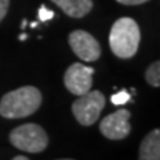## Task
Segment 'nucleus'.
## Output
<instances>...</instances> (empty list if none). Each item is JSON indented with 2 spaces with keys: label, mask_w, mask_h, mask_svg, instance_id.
I'll return each mask as SVG.
<instances>
[{
  "label": "nucleus",
  "mask_w": 160,
  "mask_h": 160,
  "mask_svg": "<svg viewBox=\"0 0 160 160\" xmlns=\"http://www.w3.org/2000/svg\"><path fill=\"white\" fill-rule=\"evenodd\" d=\"M42 104L38 88L26 86L6 93L0 102V115L7 119H22L36 112Z\"/></svg>",
  "instance_id": "1"
},
{
  "label": "nucleus",
  "mask_w": 160,
  "mask_h": 160,
  "mask_svg": "<svg viewBox=\"0 0 160 160\" xmlns=\"http://www.w3.org/2000/svg\"><path fill=\"white\" fill-rule=\"evenodd\" d=\"M140 44V28L131 18L115 22L109 32V47L120 59H129L138 52Z\"/></svg>",
  "instance_id": "2"
},
{
  "label": "nucleus",
  "mask_w": 160,
  "mask_h": 160,
  "mask_svg": "<svg viewBox=\"0 0 160 160\" xmlns=\"http://www.w3.org/2000/svg\"><path fill=\"white\" fill-rule=\"evenodd\" d=\"M9 142L13 147L24 152L39 153L48 146V135L46 131L33 123H27L12 129Z\"/></svg>",
  "instance_id": "3"
},
{
  "label": "nucleus",
  "mask_w": 160,
  "mask_h": 160,
  "mask_svg": "<svg viewBox=\"0 0 160 160\" xmlns=\"http://www.w3.org/2000/svg\"><path fill=\"white\" fill-rule=\"evenodd\" d=\"M106 106V98L100 91H91L80 95L72 104L73 116L82 126H92Z\"/></svg>",
  "instance_id": "4"
},
{
  "label": "nucleus",
  "mask_w": 160,
  "mask_h": 160,
  "mask_svg": "<svg viewBox=\"0 0 160 160\" xmlns=\"http://www.w3.org/2000/svg\"><path fill=\"white\" fill-rule=\"evenodd\" d=\"M68 43L75 55L84 62H95L100 58V53H102L100 44L87 31L76 29L71 32L68 36Z\"/></svg>",
  "instance_id": "5"
},
{
  "label": "nucleus",
  "mask_w": 160,
  "mask_h": 160,
  "mask_svg": "<svg viewBox=\"0 0 160 160\" xmlns=\"http://www.w3.org/2000/svg\"><path fill=\"white\" fill-rule=\"evenodd\" d=\"M131 113L127 109H119L111 115L106 116L100 123V132L107 139L111 140H123L131 132V124H129Z\"/></svg>",
  "instance_id": "6"
},
{
  "label": "nucleus",
  "mask_w": 160,
  "mask_h": 160,
  "mask_svg": "<svg viewBox=\"0 0 160 160\" xmlns=\"http://www.w3.org/2000/svg\"><path fill=\"white\" fill-rule=\"evenodd\" d=\"M92 75L93 68L83 66L80 63H73L67 68L66 75H64L66 88L78 96L88 92L92 87Z\"/></svg>",
  "instance_id": "7"
},
{
  "label": "nucleus",
  "mask_w": 160,
  "mask_h": 160,
  "mask_svg": "<svg viewBox=\"0 0 160 160\" xmlns=\"http://www.w3.org/2000/svg\"><path fill=\"white\" fill-rule=\"evenodd\" d=\"M139 160H160V131L153 129L140 144Z\"/></svg>",
  "instance_id": "8"
},
{
  "label": "nucleus",
  "mask_w": 160,
  "mask_h": 160,
  "mask_svg": "<svg viewBox=\"0 0 160 160\" xmlns=\"http://www.w3.org/2000/svg\"><path fill=\"white\" fill-rule=\"evenodd\" d=\"M71 18H83L92 9V0H52Z\"/></svg>",
  "instance_id": "9"
},
{
  "label": "nucleus",
  "mask_w": 160,
  "mask_h": 160,
  "mask_svg": "<svg viewBox=\"0 0 160 160\" xmlns=\"http://www.w3.org/2000/svg\"><path fill=\"white\" fill-rule=\"evenodd\" d=\"M146 80L152 87L160 86V63L155 62L147 68L146 71Z\"/></svg>",
  "instance_id": "10"
},
{
  "label": "nucleus",
  "mask_w": 160,
  "mask_h": 160,
  "mask_svg": "<svg viewBox=\"0 0 160 160\" xmlns=\"http://www.w3.org/2000/svg\"><path fill=\"white\" fill-rule=\"evenodd\" d=\"M129 99H131V95L123 89V91H119L115 95H112L111 102H112L113 106H123V104H126V103L129 102Z\"/></svg>",
  "instance_id": "11"
},
{
  "label": "nucleus",
  "mask_w": 160,
  "mask_h": 160,
  "mask_svg": "<svg viewBox=\"0 0 160 160\" xmlns=\"http://www.w3.org/2000/svg\"><path fill=\"white\" fill-rule=\"evenodd\" d=\"M38 16L40 22H48L55 16V12L51 11V9L46 8V6H42L39 8V12H38Z\"/></svg>",
  "instance_id": "12"
},
{
  "label": "nucleus",
  "mask_w": 160,
  "mask_h": 160,
  "mask_svg": "<svg viewBox=\"0 0 160 160\" xmlns=\"http://www.w3.org/2000/svg\"><path fill=\"white\" fill-rule=\"evenodd\" d=\"M8 6H9V0H0V22L6 16L8 11Z\"/></svg>",
  "instance_id": "13"
},
{
  "label": "nucleus",
  "mask_w": 160,
  "mask_h": 160,
  "mask_svg": "<svg viewBox=\"0 0 160 160\" xmlns=\"http://www.w3.org/2000/svg\"><path fill=\"white\" fill-rule=\"evenodd\" d=\"M116 2L120 4H124V6H138V4L147 3L149 0H116Z\"/></svg>",
  "instance_id": "14"
},
{
  "label": "nucleus",
  "mask_w": 160,
  "mask_h": 160,
  "mask_svg": "<svg viewBox=\"0 0 160 160\" xmlns=\"http://www.w3.org/2000/svg\"><path fill=\"white\" fill-rule=\"evenodd\" d=\"M13 160H29V159H27L26 156H16Z\"/></svg>",
  "instance_id": "15"
},
{
  "label": "nucleus",
  "mask_w": 160,
  "mask_h": 160,
  "mask_svg": "<svg viewBox=\"0 0 160 160\" xmlns=\"http://www.w3.org/2000/svg\"><path fill=\"white\" fill-rule=\"evenodd\" d=\"M19 39L23 42V40H26V39H27V35H26V33H22V35H20V38H19Z\"/></svg>",
  "instance_id": "16"
},
{
  "label": "nucleus",
  "mask_w": 160,
  "mask_h": 160,
  "mask_svg": "<svg viewBox=\"0 0 160 160\" xmlns=\"http://www.w3.org/2000/svg\"><path fill=\"white\" fill-rule=\"evenodd\" d=\"M27 26V20H23V23H22V28H26Z\"/></svg>",
  "instance_id": "17"
},
{
  "label": "nucleus",
  "mask_w": 160,
  "mask_h": 160,
  "mask_svg": "<svg viewBox=\"0 0 160 160\" xmlns=\"http://www.w3.org/2000/svg\"><path fill=\"white\" fill-rule=\"evenodd\" d=\"M36 26H38V23H36V22H33V23H31V27H32V28H35V27H36Z\"/></svg>",
  "instance_id": "18"
},
{
  "label": "nucleus",
  "mask_w": 160,
  "mask_h": 160,
  "mask_svg": "<svg viewBox=\"0 0 160 160\" xmlns=\"http://www.w3.org/2000/svg\"><path fill=\"white\" fill-rule=\"evenodd\" d=\"M58 160H73V159H58Z\"/></svg>",
  "instance_id": "19"
}]
</instances>
